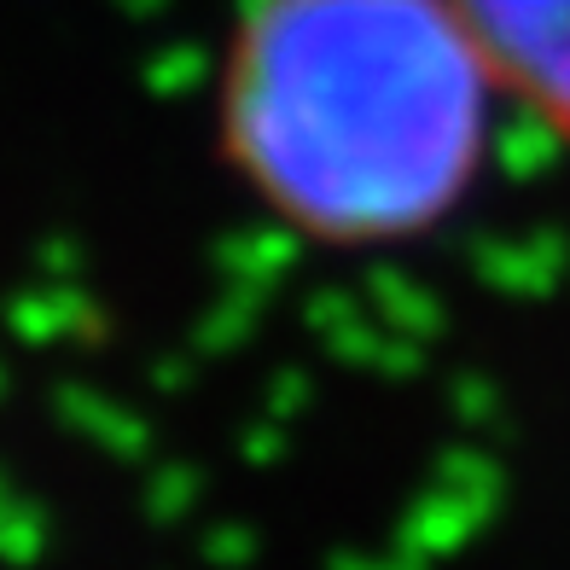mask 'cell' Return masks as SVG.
Listing matches in <instances>:
<instances>
[{"instance_id": "cell-1", "label": "cell", "mask_w": 570, "mask_h": 570, "mask_svg": "<svg viewBox=\"0 0 570 570\" xmlns=\"http://www.w3.org/2000/svg\"><path fill=\"white\" fill-rule=\"evenodd\" d=\"M501 88L454 0H233L216 146L321 250L431 239L478 193Z\"/></svg>"}, {"instance_id": "cell-2", "label": "cell", "mask_w": 570, "mask_h": 570, "mask_svg": "<svg viewBox=\"0 0 570 570\" xmlns=\"http://www.w3.org/2000/svg\"><path fill=\"white\" fill-rule=\"evenodd\" d=\"M501 106L570 146V0H454Z\"/></svg>"}]
</instances>
